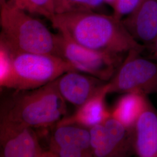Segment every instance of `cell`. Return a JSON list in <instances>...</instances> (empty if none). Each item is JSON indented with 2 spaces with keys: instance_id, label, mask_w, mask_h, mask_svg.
Wrapping results in <instances>:
<instances>
[{
  "instance_id": "d6986e66",
  "label": "cell",
  "mask_w": 157,
  "mask_h": 157,
  "mask_svg": "<svg viewBox=\"0 0 157 157\" xmlns=\"http://www.w3.org/2000/svg\"><path fill=\"white\" fill-rule=\"evenodd\" d=\"M143 0H117L113 6V15L120 19L129 15Z\"/></svg>"
},
{
  "instance_id": "7402d4cb",
  "label": "cell",
  "mask_w": 157,
  "mask_h": 157,
  "mask_svg": "<svg viewBox=\"0 0 157 157\" xmlns=\"http://www.w3.org/2000/svg\"><path fill=\"white\" fill-rule=\"evenodd\" d=\"M6 0H0V2H1V4H2L4 2H5Z\"/></svg>"
},
{
  "instance_id": "52a82bcc",
  "label": "cell",
  "mask_w": 157,
  "mask_h": 157,
  "mask_svg": "<svg viewBox=\"0 0 157 157\" xmlns=\"http://www.w3.org/2000/svg\"><path fill=\"white\" fill-rule=\"evenodd\" d=\"M0 157H51L35 130L0 118Z\"/></svg>"
},
{
  "instance_id": "e0dca14e",
  "label": "cell",
  "mask_w": 157,
  "mask_h": 157,
  "mask_svg": "<svg viewBox=\"0 0 157 157\" xmlns=\"http://www.w3.org/2000/svg\"><path fill=\"white\" fill-rule=\"evenodd\" d=\"M104 2V0H55L56 13L94 12Z\"/></svg>"
},
{
  "instance_id": "44dd1931",
  "label": "cell",
  "mask_w": 157,
  "mask_h": 157,
  "mask_svg": "<svg viewBox=\"0 0 157 157\" xmlns=\"http://www.w3.org/2000/svg\"><path fill=\"white\" fill-rule=\"evenodd\" d=\"M104 1L105 2H106L108 5L113 7V6H115L117 0H104Z\"/></svg>"
},
{
  "instance_id": "ba28073f",
  "label": "cell",
  "mask_w": 157,
  "mask_h": 157,
  "mask_svg": "<svg viewBox=\"0 0 157 157\" xmlns=\"http://www.w3.org/2000/svg\"><path fill=\"white\" fill-rule=\"evenodd\" d=\"M62 98L77 108L95 95L108 82L76 71H69L56 79Z\"/></svg>"
},
{
  "instance_id": "ffe728a7",
  "label": "cell",
  "mask_w": 157,
  "mask_h": 157,
  "mask_svg": "<svg viewBox=\"0 0 157 157\" xmlns=\"http://www.w3.org/2000/svg\"><path fill=\"white\" fill-rule=\"evenodd\" d=\"M148 48L151 54V58L157 62V38L151 45L146 47Z\"/></svg>"
},
{
  "instance_id": "5bb4252c",
  "label": "cell",
  "mask_w": 157,
  "mask_h": 157,
  "mask_svg": "<svg viewBox=\"0 0 157 157\" xmlns=\"http://www.w3.org/2000/svg\"><path fill=\"white\" fill-rule=\"evenodd\" d=\"M117 157H126L133 152V129H128L110 117L103 123Z\"/></svg>"
},
{
  "instance_id": "6da1fadb",
  "label": "cell",
  "mask_w": 157,
  "mask_h": 157,
  "mask_svg": "<svg viewBox=\"0 0 157 157\" xmlns=\"http://www.w3.org/2000/svg\"><path fill=\"white\" fill-rule=\"evenodd\" d=\"M50 21L58 33L93 50L126 56L131 50L146 49L132 37L122 19L113 14L65 12L56 13Z\"/></svg>"
},
{
  "instance_id": "8fae6325",
  "label": "cell",
  "mask_w": 157,
  "mask_h": 157,
  "mask_svg": "<svg viewBox=\"0 0 157 157\" xmlns=\"http://www.w3.org/2000/svg\"><path fill=\"white\" fill-rule=\"evenodd\" d=\"M133 152L140 157H157V111L150 104L133 128Z\"/></svg>"
},
{
  "instance_id": "4fadbf2b",
  "label": "cell",
  "mask_w": 157,
  "mask_h": 157,
  "mask_svg": "<svg viewBox=\"0 0 157 157\" xmlns=\"http://www.w3.org/2000/svg\"><path fill=\"white\" fill-rule=\"evenodd\" d=\"M53 147L82 150L93 157L89 129L78 124H56L48 144V148Z\"/></svg>"
},
{
  "instance_id": "30bf717a",
  "label": "cell",
  "mask_w": 157,
  "mask_h": 157,
  "mask_svg": "<svg viewBox=\"0 0 157 157\" xmlns=\"http://www.w3.org/2000/svg\"><path fill=\"white\" fill-rule=\"evenodd\" d=\"M107 83L72 115L61 119L56 125L78 124L90 129L96 124H103L111 117L110 109L108 108L105 101L108 94Z\"/></svg>"
},
{
  "instance_id": "9c48e42d",
  "label": "cell",
  "mask_w": 157,
  "mask_h": 157,
  "mask_svg": "<svg viewBox=\"0 0 157 157\" xmlns=\"http://www.w3.org/2000/svg\"><path fill=\"white\" fill-rule=\"evenodd\" d=\"M122 21L136 41L151 45L157 38V0H143Z\"/></svg>"
},
{
  "instance_id": "2e32d148",
  "label": "cell",
  "mask_w": 157,
  "mask_h": 157,
  "mask_svg": "<svg viewBox=\"0 0 157 157\" xmlns=\"http://www.w3.org/2000/svg\"><path fill=\"white\" fill-rule=\"evenodd\" d=\"M8 1L29 13L43 16L50 21L56 15L55 0H8Z\"/></svg>"
},
{
  "instance_id": "7a4b0ae2",
  "label": "cell",
  "mask_w": 157,
  "mask_h": 157,
  "mask_svg": "<svg viewBox=\"0 0 157 157\" xmlns=\"http://www.w3.org/2000/svg\"><path fill=\"white\" fill-rule=\"evenodd\" d=\"M0 94V118L30 129L54 127L67 112L56 80L39 88Z\"/></svg>"
},
{
  "instance_id": "3957f363",
  "label": "cell",
  "mask_w": 157,
  "mask_h": 157,
  "mask_svg": "<svg viewBox=\"0 0 157 157\" xmlns=\"http://www.w3.org/2000/svg\"><path fill=\"white\" fill-rule=\"evenodd\" d=\"M0 46L11 56L25 52L56 56V34L6 0L0 6Z\"/></svg>"
},
{
  "instance_id": "ac0fdd59",
  "label": "cell",
  "mask_w": 157,
  "mask_h": 157,
  "mask_svg": "<svg viewBox=\"0 0 157 157\" xmlns=\"http://www.w3.org/2000/svg\"><path fill=\"white\" fill-rule=\"evenodd\" d=\"M11 56L0 46V94L7 89L11 73Z\"/></svg>"
},
{
  "instance_id": "277c9868",
  "label": "cell",
  "mask_w": 157,
  "mask_h": 157,
  "mask_svg": "<svg viewBox=\"0 0 157 157\" xmlns=\"http://www.w3.org/2000/svg\"><path fill=\"white\" fill-rule=\"evenodd\" d=\"M11 56V73L7 89L32 90L75 71L60 56L49 54L19 53Z\"/></svg>"
},
{
  "instance_id": "cb8c5ba5",
  "label": "cell",
  "mask_w": 157,
  "mask_h": 157,
  "mask_svg": "<svg viewBox=\"0 0 157 157\" xmlns=\"http://www.w3.org/2000/svg\"></svg>"
},
{
  "instance_id": "7c38bea8",
  "label": "cell",
  "mask_w": 157,
  "mask_h": 157,
  "mask_svg": "<svg viewBox=\"0 0 157 157\" xmlns=\"http://www.w3.org/2000/svg\"><path fill=\"white\" fill-rule=\"evenodd\" d=\"M150 104L147 95L137 93H124L110 109L111 117L132 130L141 113Z\"/></svg>"
},
{
  "instance_id": "9a60e30c",
  "label": "cell",
  "mask_w": 157,
  "mask_h": 157,
  "mask_svg": "<svg viewBox=\"0 0 157 157\" xmlns=\"http://www.w3.org/2000/svg\"><path fill=\"white\" fill-rule=\"evenodd\" d=\"M91 151L93 157H117L116 151L107 133L104 124L89 129Z\"/></svg>"
},
{
  "instance_id": "5b68a950",
  "label": "cell",
  "mask_w": 157,
  "mask_h": 157,
  "mask_svg": "<svg viewBox=\"0 0 157 157\" xmlns=\"http://www.w3.org/2000/svg\"><path fill=\"white\" fill-rule=\"evenodd\" d=\"M56 56L71 65L76 71L109 82L125 56L93 50L75 43L59 33L56 34Z\"/></svg>"
},
{
  "instance_id": "603a6c76",
  "label": "cell",
  "mask_w": 157,
  "mask_h": 157,
  "mask_svg": "<svg viewBox=\"0 0 157 157\" xmlns=\"http://www.w3.org/2000/svg\"><path fill=\"white\" fill-rule=\"evenodd\" d=\"M0 6H1V2H0Z\"/></svg>"
},
{
  "instance_id": "8992f818",
  "label": "cell",
  "mask_w": 157,
  "mask_h": 157,
  "mask_svg": "<svg viewBox=\"0 0 157 157\" xmlns=\"http://www.w3.org/2000/svg\"><path fill=\"white\" fill-rule=\"evenodd\" d=\"M142 52L133 50L128 53L117 73L107 83L108 94H157V62L143 58Z\"/></svg>"
}]
</instances>
